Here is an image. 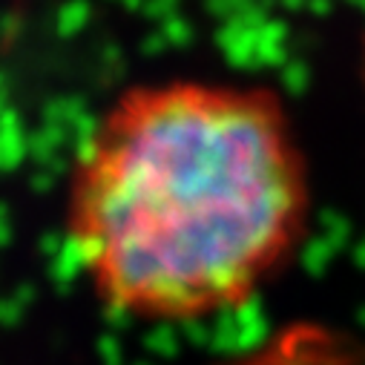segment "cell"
Masks as SVG:
<instances>
[{"instance_id": "1", "label": "cell", "mask_w": 365, "mask_h": 365, "mask_svg": "<svg viewBox=\"0 0 365 365\" xmlns=\"http://www.w3.org/2000/svg\"><path fill=\"white\" fill-rule=\"evenodd\" d=\"M311 178L282 101L262 86L158 81L86 135L66 199L96 297L141 322L247 305L299 250Z\"/></svg>"}]
</instances>
